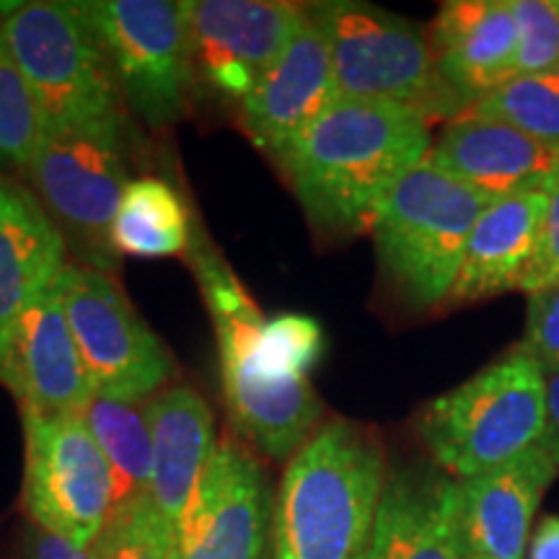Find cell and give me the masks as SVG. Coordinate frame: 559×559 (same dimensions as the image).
<instances>
[{"mask_svg": "<svg viewBox=\"0 0 559 559\" xmlns=\"http://www.w3.org/2000/svg\"><path fill=\"white\" fill-rule=\"evenodd\" d=\"M432 148L430 122L381 102L340 99L277 158L319 239L373 230L383 202Z\"/></svg>", "mask_w": 559, "mask_h": 559, "instance_id": "6da1fadb", "label": "cell"}, {"mask_svg": "<svg viewBox=\"0 0 559 559\" xmlns=\"http://www.w3.org/2000/svg\"><path fill=\"white\" fill-rule=\"evenodd\" d=\"M389 469L379 428L321 423L275 489L272 559H368Z\"/></svg>", "mask_w": 559, "mask_h": 559, "instance_id": "7a4b0ae2", "label": "cell"}, {"mask_svg": "<svg viewBox=\"0 0 559 559\" xmlns=\"http://www.w3.org/2000/svg\"><path fill=\"white\" fill-rule=\"evenodd\" d=\"M192 262L221 349L223 400L234 432L272 461L293 459L319 430L324 404L309 376L280 362L262 342V311L213 247L192 239Z\"/></svg>", "mask_w": 559, "mask_h": 559, "instance_id": "3957f363", "label": "cell"}, {"mask_svg": "<svg viewBox=\"0 0 559 559\" xmlns=\"http://www.w3.org/2000/svg\"><path fill=\"white\" fill-rule=\"evenodd\" d=\"M547 417V376L508 349L469 381L436 396L415 419L430 461L464 481L536 449Z\"/></svg>", "mask_w": 559, "mask_h": 559, "instance_id": "277c9868", "label": "cell"}, {"mask_svg": "<svg viewBox=\"0 0 559 559\" xmlns=\"http://www.w3.org/2000/svg\"><path fill=\"white\" fill-rule=\"evenodd\" d=\"M487 205L428 158L396 185L370 230L381 280L396 304L412 313L449 306L466 241Z\"/></svg>", "mask_w": 559, "mask_h": 559, "instance_id": "5b68a950", "label": "cell"}, {"mask_svg": "<svg viewBox=\"0 0 559 559\" xmlns=\"http://www.w3.org/2000/svg\"><path fill=\"white\" fill-rule=\"evenodd\" d=\"M0 26L45 130L124 122L120 83L81 0L0 3Z\"/></svg>", "mask_w": 559, "mask_h": 559, "instance_id": "8992f818", "label": "cell"}, {"mask_svg": "<svg viewBox=\"0 0 559 559\" xmlns=\"http://www.w3.org/2000/svg\"><path fill=\"white\" fill-rule=\"evenodd\" d=\"M309 11L330 41L342 99L394 104L430 124L469 111L440 75L430 32L409 19L358 0H326Z\"/></svg>", "mask_w": 559, "mask_h": 559, "instance_id": "52a82bcc", "label": "cell"}, {"mask_svg": "<svg viewBox=\"0 0 559 559\" xmlns=\"http://www.w3.org/2000/svg\"><path fill=\"white\" fill-rule=\"evenodd\" d=\"M24 181L60 230L75 264L115 275L111 223L128 185L124 122L45 130Z\"/></svg>", "mask_w": 559, "mask_h": 559, "instance_id": "ba28073f", "label": "cell"}, {"mask_svg": "<svg viewBox=\"0 0 559 559\" xmlns=\"http://www.w3.org/2000/svg\"><path fill=\"white\" fill-rule=\"evenodd\" d=\"M107 47L124 109L166 130L185 117L194 86L185 0H81Z\"/></svg>", "mask_w": 559, "mask_h": 559, "instance_id": "9c48e42d", "label": "cell"}, {"mask_svg": "<svg viewBox=\"0 0 559 559\" xmlns=\"http://www.w3.org/2000/svg\"><path fill=\"white\" fill-rule=\"evenodd\" d=\"M24 510L34 526L91 549L115 513V479L81 415L21 409Z\"/></svg>", "mask_w": 559, "mask_h": 559, "instance_id": "30bf717a", "label": "cell"}, {"mask_svg": "<svg viewBox=\"0 0 559 559\" xmlns=\"http://www.w3.org/2000/svg\"><path fill=\"white\" fill-rule=\"evenodd\" d=\"M58 290L96 396L148 402L169 386L171 353L138 317L115 277L70 262Z\"/></svg>", "mask_w": 559, "mask_h": 559, "instance_id": "8fae6325", "label": "cell"}, {"mask_svg": "<svg viewBox=\"0 0 559 559\" xmlns=\"http://www.w3.org/2000/svg\"><path fill=\"white\" fill-rule=\"evenodd\" d=\"M272 506L260 453L226 436L174 526V559H272Z\"/></svg>", "mask_w": 559, "mask_h": 559, "instance_id": "7c38bea8", "label": "cell"}, {"mask_svg": "<svg viewBox=\"0 0 559 559\" xmlns=\"http://www.w3.org/2000/svg\"><path fill=\"white\" fill-rule=\"evenodd\" d=\"M194 79L243 102L306 21V5L285 0H185Z\"/></svg>", "mask_w": 559, "mask_h": 559, "instance_id": "4fadbf2b", "label": "cell"}, {"mask_svg": "<svg viewBox=\"0 0 559 559\" xmlns=\"http://www.w3.org/2000/svg\"><path fill=\"white\" fill-rule=\"evenodd\" d=\"M0 383L19 409L81 415L96 396L70 332L58 283L26 306L0 337Z\"/></svg>", "mask_w": 559, "mask_h": 559, "instance_id": "5bb4252c", "label": "cell"}, {"mask_svg": "<svg viewBox=\"0 0 559 559\" xmlns=\"http://www.w3.org/2000/svg\"><path fill=\"white\" fill-rule=\"evenodd\" d=\"M337 99L330 41L306 5L296 37L239 104V120L251 143L277 160Z\"/></svg>", "mask_w": 559, "mask_h": 559, "instance_id": "9a60e30c", "label": "cell"}, {"mask_svg": "<svg viewBox=\"0 0 559 559\" xmlns=\"http://www.w3.org/2000/svg\"><path fill=\"white\" fill-rule=\"evenodd\" d=\"M428 160L495 202L549 187L559 171V148L495 117L466 111L432 140Z\"/></svg>", "mask_w": 559, "mask_h": 559, "instance_id": "2e32d148", "label": "cell"}, {"mask_svg": "<svg viewBox=\"0 0 559 559\" xmlns=\"http://www.w3.org/2000/svg\"><path fill=\"white\" fill-rule=\"evenodd\" d=\"M368 559H466L459 479L432 461L391 466Z\"/></svg>", "mask_w": 559, "mask_h": 559, "instance_id": "e0dca14e", "label": "cell"}, {"mask_svg": "<svg viewBox=\"0 0 559 559\" xmlns=\"http://www.w3.org/2000/svg\"><path fill=\"white\" fill-rule=\"evenodd\" d=\"M559 469L539 445L459 481L466 559H526L534 519Z\"/></svg>", "mask_w": 559, "mask_h": 559, "instance_id": "ac0fdd59", "label": "cell"}, {"mask_svg": "<svg viewBox=\"0 0 559 559\" xmlns=\"http://www.w3.org/2000/svg\"><path fill=\"white\" fill-rule=\"evenodd\" d=\"M445 83L466 107L519 75V32L510 0H449L430 26Z\"/></svg>", "mask_w": 559, "mask_h": 559, "instance_id": "d6986e66", "label": "cell"}, {"mask_svg": "<svg viewBox=\"0 0 559 559\" xmlns=\"http://www.w3.org/2000/svg\"><path fill=\"white\" fill-rule=\"evenodd\" d=\"M547 202L549 187L489 202L466 241L449 306L479 304L521 290L539 249Z\"/></svg>", "mask_w": 559, "mask_h": 559, "instance_id": "ffe728a7", "label": "cell"}, {"mask_svg": "<svg viewBox=\"0 0 559 559\" xmlns=\"http://www.w3.org/2000/svg\"><path fill=\"white\" fill-rule=\"evenodd\" d=\"M153 440L151 500L177 526L218 451L207 402L187 383H169L145 402Z\"/></svg>", "mask_w": 559, "mask_h": 559, "instance_id": "44dd1931", "label": "cell"}, {"mask_svg": "<svg viewBox=\"0 0 559 559\" xmlns=\"http://www.w3.org/2000/svg\"><path fill=\"white\" fill-rule=\"evenodd\" d=\"M60 230L29 187L0 174V337L68 267Z\"/></svg>", "mask_w": 559, "mask_h": 559, "instance_id": "7402d4cb", "label": "cell"}, {"mask_svg": "<svg viewBox=\"0 0 559 559\" xmlns=\"http://www.w3.org/2000/svg\"><path fill=\"white\" fill-rule=\"evenodd\" d=\"M111 247L117 257L135 260H166L190 251V213L169 181L158 177L130 181L111 223Z\"/></svg>", "mask_w": 559, "mask_h": 559, "instance_id": "603a6c76", "label": "cell"}, {"mask_svg": "<svg viewBox=\"0 0 559 559\" xmlns=\"http://www.w3.org/2000/svg\"><path fill=\"white\" fill-rule=\"evenodd\" d=\"M81 417L86 419L91 436L107 459L111 479H115L117 506L140 495H151L153 440L145 402H117L94 396Z\"/></svg>", "mask_w": 559, "mask_h": 559, "instance_id": "cb8c5ba5", "label": "cell"}, {"mask_svg": "<svg viewBox=\"0 0 559 559\" xmlns=\"http://www.w3.org/2000/svg\"><path fill=\"white\" fill-rule=\"evenodd\" d=\"M45 122L29 83L13 58L9 39L0 26V174L24 177L37 151Z\"/></svg>", "mask_w": 559, "mask_h": 559, "instance_id": "d4e9b609", "label": "cell"}, {"mask_svg": "<svg viewBox=\"0 0 559 559\" xmlns=\"http://www.w3.org/2000/svg\"><path fill=\"white\" fill-rule=\"evenodd\" d=\"M495 117L542 143L559 148V68L547 73L515 75L469 109Z\"/></svg>", "mask_w": 559, "mask_h": 559, "instance_id": "484cf974", "label": "cell"}, {"mask_svg": "<svg viewBox=\"0 0 559 559\" xmlns=\"http://www.w3.org/2000/svg\"><path fill=\"white\" fill-rule=\"evenodd\" d=\"M94 551L99 559H174V526L151 495H140L115 508Z\"/></svg>", "mask_w": 559, "mask_h": 559, "instance_id": "4316f807", "label": "cell"}, {"mask_svg": "<svg viewBox=\"0 0 559 559\" xmlns=\"http://www.w3.org/2000/svg\"><path fill=\"white\" fill-rule=\"evenodd\" d=\"M519 32V75L559 68V11L555 0H510Z\"/></svg>", "mask_w": 559, "mask_h": 559, "instance_id": "83f0119b", "label": "cell"}, {"mask_svg": "<svg viewBox=\"0 0 559 559\" xmlns=\"http://www.w3.org/2000/svg\"><path fill=\"white\" fill-rule=\"evenodd\" d=\"M260 334L264 347L280 362L304 376H309L324 355V330L311 317L283 313V317L264 319Z\"/></svg>", "mask_w": 559, "mask_h": 559, "instance_id": "f1b7e54d", "label": "cell"}, {"mask_svg": "<svg viewBox=\"0 0 559 559\" xmlns=\"http://www.w3.org/2000/svg\"><path fill=\"white\" fill-rule=\"evenodd\" d=\"M521 353H526L542 373L555 376L559 370V283L528 293L526 326L519 340Z\"/></svg>", "mask_w": 559, "mask_h": 559, "instance_id": "f546056e", "label": "cell"}, {"mask_svg": "<svg viewBox=\"0 0 559 559\" xmlns=\"http://www.w3.org/2000/svg\"><path fill=\"white\" fill-rule=\"evenodd\" d=\"M559 283V171L557 177L549 181V202H547V215H544V228L539 249H536L534 262L526 272L521 290L534 293L547 285Z\"/></svg>", "mask_w": 559, "mask_h": 559, "instance_id": "4dcf8cb0", "label": "cell"}, {"mask_svg": "<svg viewBox=\"0 0 559 559\" xmlns=\"http://www.w3.org/2000/svg\"><path fill=\"white\" fill-rule=\"evenodd\" d=\"M13 559H99L94 547L83 549L79 544L55 536L50 531L26 523L21 531Z\"/></svg>", "mask_w": 559, "mask_h": 559, "instance_id": "1f68e13d", "label": "cell"}, {"mask_svg": "<svg viewBox=\"0 0 559 559\" xmlns=\"http://www.w3.org/2000/svg\"><path fill=\"white\" fill-rule=\"evenodd\" d=\"M539 449L559 469V370L547 379V417H544Z\"/></svg>", "mask_w": 559, "mask_h": 559, "instance_id": "d6a6232c", "label": "cell"}, {"mask_svg": "<svg viewBox=\"0 0 559 559\" xmlns=\"http://www.w3.org/2000/svg\"><path fill=\"white\" fill-rule=\"evenodd\" d=\"M526 559H559V515H544L536 523Z\"/></svg>", "mask_w": 559, "mask_h": 559, "instance_id": "836d02e7", "label": "cell"}, {"mask_svg": "<svg viewBox=\"0 0 559 559\" xmlns=\"http://www.w3.org/2000/svg\"><path fill=\"white\" fill-rule=\"evenodd\" d=\"M555 5H557V11H559V0H555Z\"/></svg>", "mask_w": 559, "mask_h": 559, "instance_id": "e575fe53", "label": "cell"}]
</instances>
